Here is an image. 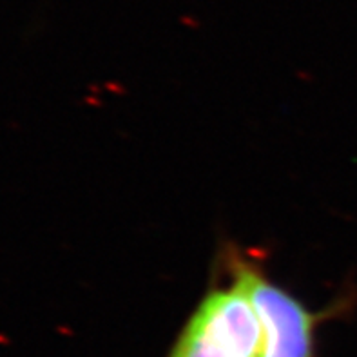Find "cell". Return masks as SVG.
Instances as JSON below:
<instances>
[{"label":"cell","instance_id":"obj_1","mask_svg":"<svg viewBox=\"0 0 357 357\" xmlns=\"http://www.w3.org/2000/svg\"><path fill=\"white\" fill-rule=\"evenodd\" d=\"M214 263L238 278L252 298L267 328L268 357H319V326L347 316L356 305V292L350 290L321 310H312L268 274L265 256L234 241L220 245Z\"/></svg>","mask_w":357,"mask_h":357},{"label":"cell","instance_id":"obj_2","mask_svg":"<svg viewBox=\"0 0 357 357\" xmlns=\"http://www.w3.org/2000/svg\"><path fill=\"white\" fill-rule=\"evenodd\" d=\"M165 357H268V335L241 281L218 263Z\"/></svg>","mask_w":357,"mask_h":357}]
</instances>
